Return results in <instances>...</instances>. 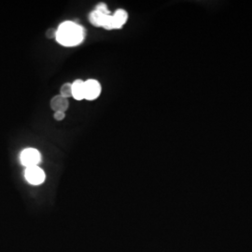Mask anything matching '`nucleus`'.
Here are the masks:
<instances>
[{
  "instance_id": "nucleus-1",
  "label": "nucleus",
  "mask_w": 252,
  "mask_h": 252,
  "mask_svg": "<svg viewBox=\"0 0 252 252\" xmlns=\"http://www.w3.org/2000/svg\"><path fill=\"white\" fill-rule=\"evenodd\" d=\"M86 36V30L74 22H64L57 28L56 41L65 47H75L83 42Z\"/></svg>"
},
{
  "instance_id": "nucleus-2",
  "label": "nucleus",
  "mask_w": 252,
  "mask_h": 252,
  "mask_svg": "<svg viewBox=\"0 0 252 252\" xmlns=\"http://www.w3.org/2000/svg\"><path fill=\"white\" fill-rule=\"evenodd\" d=\"M20 161L27 168L37 166V164L41 162V154L36 149L28 148L21 153Z\"/></svg>"
},
{
  "instance_id": "nucleus-3",
  "label": "nucleus",
  "mask_w": 252,
  "mask_h": 252,
  "mask_svg": "<svg viewBox=\"0 0 252 252\" xmlns=\"http://www.w3.org/2000/svg\"><path fill=\"white\" fill-rule=\"evenodd\" d=\"M25 177L28 183L32 185H39L45 180V173L38 166H32L26 169Z\"/></svg>"
},
{
  "instance_id": "nucleus-4",
  "label": "nucleus",
  "mask_w": 252,
  "mask_h": 252,
  "mask_svg": "<svg viewBox=\"0 0 252 252\" xmlns=\"http://www.w3.org/2000/svg\"><path fill=\"white\" fill-rule=\"evenodd\" d=\"M101 84L95 80H88L85 81V98L84 99H96L101 94Z\"/></svg>"
},
{
  "instance_id": "nucleus-5",
  "label": "nucleus",
  "mask_w": 252,
  "mask_h": 252,
  "mask_svg": "<svg viewBox=\"0 0 252 252\" xmlns=\"http://www.w3.org/2000/svg\"><path fill=\"white\" fill-rule=\"evenodd\" d=\"M50 106H51V108L54 110V112L55 111L65 112L69 108V101L67 98L58 94V95H55L52 98L51 102H50Z\"/></svg>"
},
{
  "instance_id": "nucleus-6",
  "label": "nucleus",
  "mask_w": 252,
  "mask_h": 252,
  "mask_svg": "<svg viewBox=\"0 0 252 252\" xmlns=\"http://www.w3.org/2000/svg\"><path fill=\"white\" fill-rule=\"evenodd\" d=\"M72 97L79 101L85 98V81L77 80L73 82Z\"/></svg>"
},
{
  "instance_id": "nucleus-7",
  "label": "nucleus",
  "mask_w": 252,
  "mask_h": 252,
  "mask_svg": "<svg viewBox=\"0 0 252 252\" xmlns=\"http://www.w3.org/2000/svg\"><path fill=\"white\" fill-rule=\"evenodd\" d=\"M106 16H107L106 14H103L94 9V10L91 11V13L89 14V21L94 27H103Z\"/></svg>"
},
{
  "instance_id": "nucleus-8",
  "label": "nucleus",
  "mask_w": 252,
  "mask_h": 252,
  "mask_svg": "<svg viewBox=\"0 0 252 252\" xmlns=\"http://www.w3.org/2000/svg\"><path fill=\"white\" fill-rule=\"evenodd\" d=\"M115 20V23L117 25L118 29H121L124 27L128 20V13L125 9H119L115 11V13L112 15Z\"/></svg>"
},
{
  "instance_id": "nucleus-9",
  "label": "nucleus",
  "mask_w": 252,
  "mask_h": 252,
  "mask_svg": "<svg viewBox=\"0 0 252 252\" xmlns=\"http://www.w3.org/2000/svg\"><path fill=\"white\" fill-rule=\"evenodd\" d=\"M60 95L65 98L72 96V83H64L60 89Z\"/></svg>"
},
{
  "instance_id": "nucleus-10",
  "label": "nucleus",
  "mask_w": 252,
  "mask_h": 252,
  "mask_svg": "<svg viewBox=\"0 0 252 252\" xmlns=\"http://www.w3.org/2000/svg\"><path fill=\"white\" fill-rule=\"evenodd\" d=\"M95 10L99 11L103 14H106V15H109V9H108V6L106 3H103V2H100L96 7H95Z\"/></svg>"
},
{
  "instance_id": "nucleus-11",
  "label": "nucleus",
  "mask_w": 252,
  "mask_h": 252,
  "mask_svg": "<svg viewBox=\"0 0 252 252\" xmlns=\"http://www.w3.org/2000/svg\"><path fill=\"white\" fill-rule=\"evenodd\" d=\"M56 34H57V29L49 28L46 31V37L49 39H54V38H56Z\"/></svg>"
},
{
  "instance_id": "nucleus-12",
  "label": "nucleus",
  "mask_w": 252,
  "mask_h": 252,
  "mask_svg": "<svg viewBox=\"0 0 252 252\" xmlns=\"http://www.w3.org/2000/svg\"><path fill=\"white\" fill-rule=\"evenodd\" d=\"M54 118L55 121L61 122L65 118V112H63V111H55L54 114Z\"/></svg>"
}]
</instances>
